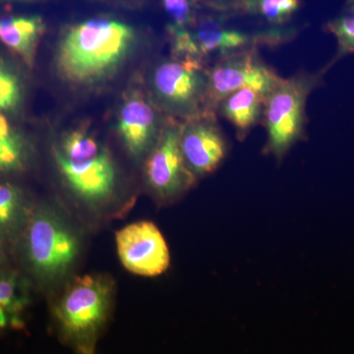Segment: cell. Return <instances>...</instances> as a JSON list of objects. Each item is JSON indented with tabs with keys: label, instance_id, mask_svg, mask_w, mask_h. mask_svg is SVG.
Instances as JSON below:
<instances>
[{
	"label": "cell",
	"instance_id": "1",
	"mask_svg": "<svg viewBox=\"0 0 354 354\" xmlns=\"http://www.w3.org/2000/svg\"><path fill=\"white\" fill-rule=\"evenodd\" d=\"M135 39L131 26L109 18H95L72 26L58 46V73L78 85L100 82L124 62Z\"/></svg>",
	"mask_w": 354,
	"mask_h": 354
},
{
	"label": "cell",
	"instance_id": "2",
	"mask_svg": "<svg viewBox=\"0 0 354 354\" xmlns=\"http://www.w3.org/2000/svg\"><path fill=\"white\" fill-rule=\"evenodd\" d=\"M113 283L108 277L85 274L72 281L53 306L60 339L79 354H94L108 323Z\"/></svg>",
	"mask_w": 354,
	"mask_h": 354
},
{
	"label": "cell",
	"instance_id": "3",
	"mask_svg": "<svg viewBox=\"0 0 354 354\" xmlns=\"http://www.w3.org/2000/svg\"><path fill=\"white\" fill-rule=\"evenodd\" d=\"M53 153L65 183L80 199L99 204L113 194L116 169L113 158L87 128L65 133Z\"/></svg>",
	"mask_w": 354,
	"mask_h": 354
},
{
	"label": "cell",
	"instance_id": "4",
	"mask_svg": "<svg viewBox=\"0 0 354 354\" xmlns=\"http://www.w3.org/2000/svg\"><path fill=\"white\" fill-rule=\"evenodd\" d=\"M325 69L317 73L299 72L279 79L264 102L262 122L267 132L264 152L281 158L300 139L306 127V104L310 94L322 83Z\"/></svg>",
	"mask_w": 354,
	"mask_h": 354
},
{
	"label": "cell",
	"instance_id": "5",
	"mask_svg": "<svg viewBox=\"0 0 354 354\" xmlns=\"http://www.w3.org/2000/svg\"><path fill=\"white\" fill-rule=\"evenodd\" d=\"M20 239L28 269L44 283L64 277L78 257L80 244L76 234L46 207L32 209Z\"/></svg>",
	"mask_w": 354,
	"mask_h": 354
},
{
	"label": "cell",
	"instance_id": "6",
	"mask_svg": "<svg viewBox=\"0 0 354 354\" xmlns=\"http://www.w3.org/2000/svg\"><path fill=\"white\" fill-rule=\"evenodd\" d=\"M155 104L185 120L215 116L209 106L208 68L204 60L172 57L156 65L151 75Z\"/></svg>",
	"mask_w": 354,
	"mask_h": 354
},
{
	"label": "cell",
	"instance_id": "7",
	"mask_svg": "<svg viewBox=\"0 0 354 354\" xmlns=\"http://www.w3.org/2000/svg\"><path fill=\"white\" fill-rule=\"evenodd\" d=\"M279 79L281 76L260 57L258 48L223 55L208 69L209 106L216 113L218 104L227 95L245 88L266 99Z\"/></svg>",
	"mask_w": 354,
	"mask_h": 354
},
{
	"label": "cell",
	"instance_id": "8",
	"mask_svg": "<svg viewBox=\"0 0 354 354\" xmlns=\"http://www.w3.org/2000/svg\"><path fill=\"white\" fill-rule=\"evenodd\" d=\"M181 123H165L157 143L148 153L145 177L153 194L162 200L174 199L191 187L197 177L190 171L180 149Z\"/></svg>",
	"mask_w": 354,
	"mask_h": 354
},
{
	"label": "cell",
	"instance_id": "9",
	"mask_svg": "<svg viewBox=\"0 0 354 354\" xmlns=\"http://www.w3.org/2000/svg\"><path fill=\"white\" fill-rule=\"evenodd\" d=\"M115 241L121 264L132 274L156 277L169 269V247L155 223H130L116 232Z\"/></svg>",
	"mask_w": 354,
	"mask_h": 354
},
{
	"label": "cell",
	"instance_id": "10",
	"mask_svg": "<svg viewBox=\"0 0 354 354\" xmlns=\"http://www.w3.org/2000/svg\"><path fill=\"white\" fill-rule=\"evenodd\" d=\"M191 31L203 60L213 53L223 57L228 53L263 46H278L290 39L295 32L277 27L276 29L249 34L228 29L221 21L214 18H206L198 24L196 23L191 28Z\"/></svg>",
	"mask_w": 354,
	"mask_h": 354
},
{
	"label": "cell",
	"instance_id": "11",
	"mask_svg": "<svg viewBox=\"0 0 354 354\" xmlns=\"http://www.w3.org/2000/svg\"><path fill=\"white\" fill-rule=\"evenodd\" d=\"M165 123L153 100L142 91L134 90L121 104L118 135L132 157L142 158L157 143Z\"/></svg>",
	"mask_w": 354,
	"mask_h": 354
},
{
	"label": "cell",
	"instance_id": "12",
	"mask_svg": "<svg viewBox=\"0 0 354 354\" xmlns=\"http://www.w3.org/2000/svg\"><path fill=\"white\" fill-rule=\"evenodd\" d=\"M179 142L184 160L196 177L215 171L227 152V140L215 116L185 120Z\"/></svg>",
	"mask_w": 354,
	"mask_h": 354
},
{
	"label": "cell",
	"instance_id": "13",
	"mask_svg": "<svg viewBox=\"0 0 354 354\" xmlns=\"http://www.w3.org/2000/svg\"><path fill=\"white\" fill-rule=\"evenodd\" d=\"M46 25L38 16H6L0 18V41L27 66H34L37 48Z\"/></svg>",
	"mask_w": 354,
	"mask_h": 354
},
{
	"label": "cell",
	"instance_id": "14",
	"mask_svg": "<svg viewBox=\"0 0 354 354\" xmlns=\"http://www.w3.org/2000/svg\"><path fill=\"white\" fill-rule=\"evenodd\" d=\"M30 299L27 279L18 272L0 268V333L24 328Z\"/></svg>",
	"mask_w": 354,
	"mask_h": 354
},
{
	"label": "cell",
	"instance_id": "15",
	"mask_svg": "<svg viewBox=\"0 0 354 354\" xmlns=\"http://www.w3.org/2000/svg\"><path fill=\"white\" fill-rule=\"evenodd\" d=\"M265 97L252 88H241L227 95L218 104L216 113L230 121L239 139H244L249 132L262 121Z\"/></svg>",
	"mask_w": 354,
	"mask_h": 354
},
{
	"label": "cell",
	"instance_id": "16",
	"mask_svg": "<svg viewBox=\"0 0 354 354\" xmlns=\"http://www.w3.org/2000/svg\"><path fill=\"white\" fill-rule=\"evenodd\" d=\"M32 211L19 186L0 183V243L20 239Z\"/></svg>",
	"mask_w": 354,
	"mask_h": 354
},
{
	"label": "cell",
	"instance_id": "17",
	"mask_svg": "<svg viewBox=\"0 0 354 354\" xmlns=\"http://www.w3.org/2000/svg\"><path fill=\"white\" fill-rule=\"evenodd\" d=\"M30 157L31 151L27 141L0 113V174L24 171L29 165Z\"/></svg>",
	"mask_w": 354,
	"mask_h": 354
},
{
	"label": "cell",
	"instance_id": "18",
	"mask_svg": "<svg viewBox=\"0 0 354 354\" xmlns=\"http://www.w3.org/2000/svg\"><path fill=\"white\" fill-rule=\"evenodd\" d=\"M300 0H241V8L274 27L286 24L299 8Z\"/></svg>",
	"mask_w": 354,
	"mask_h": 354
},
{
	"label": "cell",
	"instance_id": "19",
	"mask_svg": "<svg viewBox=\"0 0 354 354\" xmlns=\"http://www.w3.org/2000/svg\"><path fill=\"white\" fill-rule=\"evenodd\" d=\"M24 87L19 74L0 57V113H13L20 108Z\"/></svg>",
	"mask_w": 354,
	"mask_h": 354
},
{
	"label": "cell",
	"instance_id": "20",
	"mask_svg": "<svg viewBox=\"0 0 354 354\" xmlns=\"http://www.w3.org/2000/svg\"><path fill=\"white\" fill-rule=\"evenodd\" d=\"M346 10V13L326 25V30L335 37L337 43V53L329 64L330 66L341 58L354 53V9Z\"/></svg>",
	"mask_w": 354,
	"mask_h": 354
},
{
	"label": "cell",
	"instance_id": "21",
	"mask_svg": "<svg viewBox=\"0 0 354 354\" xmlns=\"http://www.w3.org/2000/svg\"><path fill=\"white\" fill-rule=\"evenodd\" d=\"M162 2L171 21L167 28L187 29L196 24L194 7L191 0H162Z\"/></svg>",
	"mask_w": 354,
	"mask_h": 354
},
{
	"label": "cell",
	"instance_id": "22",
	"mask_svg": "<svg viewBox=\"0 0 354 354\" xmlns=\"http://www.w3.org/2000/svg\"><path fill=\"white\" fill-rule=\"evenodd\" d=\"M197 1L220 11L241 8V0H197Z\"/></svg>",
	"mask_w": 354,
	"mask_h": 354
},
{
	"label": "cell",
	"instance_id": "23",
	"mask_svg": "<svg viewBox=\"0 0 354 354\" xmlns=\"http://www.w3.org/2000/svg\"><path fill=\"white\" fill-rule=\"evenodd\" d=\"M6 262V245L0 243V268H3Z\"/></svg>",
	"mask_w": 354,
	"mask_h": 354
},
{
	"label": "cell",
	"instance_id": "24",
	"mask_svg": "<svg viewBox=\"0 0 354 354\" xmlns=\"http://www.w3.org/2000/svg\"><path fill=\"white\" fill-rule=\"evenodd\" d=\"M346 9H354V0H346Z\"/></svg>",
	"mask_w": 354,
	"mask_h": 354
}]
</instances>
